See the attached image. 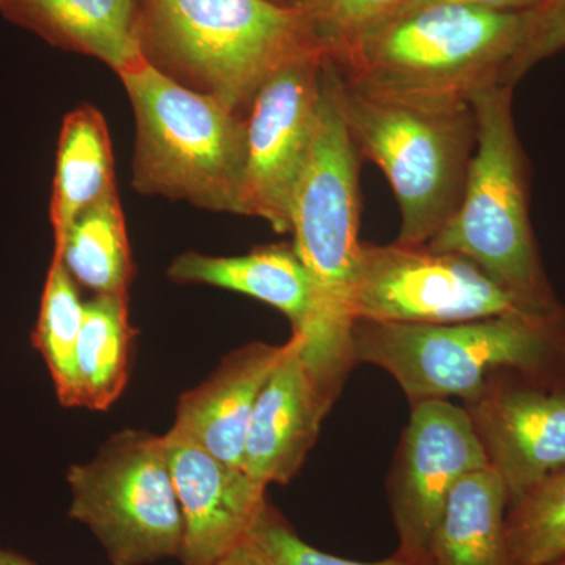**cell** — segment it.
<instances>
[{
    "instance_id": "6da1fadb",
    "label": "cell",
    "mask_w": 565,
    "mask_h": 565,
    "mask_svg": "<svg viewBox=\"0 0 565 565\" xmlns=\"http://www.w3.org/2000/svg\"><path fill=\"white\" fill-rule=\"evenodd\" d=\"M352 351L355 363L392 375L412 405L449 397L468 403L504 371L565 388V307L451 323L356 319Z\"/></svg>"
},
{
    "instance_id": "7a4b0ae2",
    "label": "cell",
    "mask_w": 565,
    "mask_h": 565,
    "mask_svg": "<svg viewBox=\"0 0 565 565\" xmlns=\"http://www.w3.org/2000/svg\"><path fill=\"white\" fill-rule=\"evenodd\" d=\"M359 173L360 152L322 77L313 145L294 192L289 233L316 297L315 333L302 353L333 401L356 364L352 329L363 244Z\"/></svg>"
},
{
    "instance_id": "3957f363",
    "label": "cell",
    "mask_w": 565,
    "mask_h": 565,
    "mask_svg": "<svg viewBox=\"0 0 565 565\" xmlns=\"http://www.w3.org/2000/svg\"><path fill=\"white\" fill-rule=\"evenodd\" d=\"M322 77L360 156L371 159L392 184L401 211L396 243L429 244L462 200L476 148L471 103L362 90L327 55Z\"/></svg>"
},
{
    "instance_id": "277c9868",
    "label": "cell",
    "mask_w": 565,
    "mask_h": 565,
    "mask_svg": "<svg viewBox=\"0 0 565 565\" xmlns=\"http://www.w3.org/2000/svg\"><path fill=\"white\" fill-rule=\"evenodd\" d=\"M530 13L435 3L394 14L330 61L362 90L422 102L470 103L505 71Z\"/></svg>"
},
{
    "instance_id": "5b68a950",
    "label": "cell",
    "mask_w": 565,
    "mask_h": 565,
    "mask_svg": "<svg viewBox=\"0 0 565 565\" xmlns=\"http://www.w3.org/2000/svg\"><path fill=\"white\" fill-rule=\"evenodd\" d=\"M514 87L471 96L476 148L462 200L429 247L457 253L484 270L533 313L559 310L530 218V172L512 111Z\"/></svg>"
},
{
    "instance_id": "8992f818",
    "label": "cell",
    "mask_w": 565,
    "mask_h": 565,
    "mask_svg": "<svg viewBox=\"0 0 565 565\" xmlns=\"http://www.w3.org/2000/svg\"><path fill=\"white\" fill-rule=\"evenodd\" d=\"M118 76L136 115L134 189L241 214L245 117L185 87L147 55Z\"/></svg>"
},
{
    "instance_id": "52a82bcc",
    "label": "cell",
    "mask_w": 565,
    "mask_h": 565,
    "mask_svg": "<svg viewBox=\"0 0 565 565\" xmlns=\"http://www.w3.org/2000/svg\"><path fill=\"white\" fill-rule=\"evenodd\" d=\"M141 32L193 90L237 114L305 55L326 54L302 11L274 0H143ZM244 117V115H243Z\"/></svg>"
},
{
    "instance_id": "ba28073f",
    "label": "cell",
    "mask_w": 565,
    "mask_h": 565,
    "mask_svg": "<svg viewBox=\"0 0 565 565\" xmlns=\"http://www.w3.org/2000/svg\"><path fill=\"white\" fill-rule=\"evenodd\" d=\"M71 519L84 523L111 565L180 557L184 520L162 437L121 430L95 459L70 468Z\"/></svg>"
},
{
    "instance_id": "9c48e42d",
    "label": "cell",
    "mask_w": 565,
    "mask_h": 565,
    "mask_svg": "<svg viewBox=\"0 0 565 565\" xmlns=\"http://www.w3.org/2000/svg\"><path fill=\"white\" fill-rule=\"evenodd\" d=\"M519 311L533 313L465 256L429 245L362 244L356 319L451 323Z\"/></svg>"
},
{
    "instance_id": "30bf717a",
    "label": "cell",
    "mask_w": 565,
    "mask_h": 565,
    "mask_svg": "<svg viewBox=\"0 0 565 565\" xmlns=\"http://www.w3.org/2000/svg\"><path fill=\"white\" fill-rule=\"evenodd\" d=\"M326 54L305 55L278 70L256 93L245 117L241 215L291 232L294 192L313 145Z\"/></svg>"
},
{
    "instance_id": "8fae6325",
    "label": "cell",
    "mask_w": 565,
    "mask_h": 565,
    "mask_svg": "<svg viewBox=\"0 0 565 565\" xmlns=\"http://www.w3.org/2000/svg\"><path fill=\"white\" fill-rule=\"evenodd\" d=\"M489 467L465 407L449 399L414 404L388 479L399 555L427 565L446 501L465 475Z\"/></svg>"
},
{
    "instance_id": "7c38bea8",
    "label": "cell",
    "mask_w": 565,
    "mask_h": 565,
    "mask_svg": "<svg viewBox=\"0 0 565 565\" xmlns=\"http://www.w3.org/2000/svg\"><path fill=\"white\" fill-rule=\"evenodd\" d=\"M509 505L565 468V388L504 371L463 404Z\"/></svg>"
},
{
    "instance_id": "4fadbf2b",
    "label": "cell",
    "mask_w": 565,
    "mask_h": 565,
    "mask_svg": "<svg viewBox=\"0 0 565 565\" xmlns=\"http://www.w3.org/2000/svg\"><path fill=\"white\" fill-rule=\"evenodd\" d=\"M162 444L184 520L182 564L217 563L250 534L267 486L173 430Z\"/></svg>"
},
{
    "instance_id": "5bb4252c",
    "label": "cell",
    "mask_w": 565,
    "mask_h": 565,
    "mask_svg": "<svg viewBox=\"0 0 565 565\" xmlns=\"http://www.w3.org/2000/svg\"><path fill=\"white\" fill-rule=\"evenodd\" d=\"M269 379L253 408L244 446V471L263 484H288L316 444L333 401L308 366L303 340Z\"/></svg>"
},
{
    "instance_id": "9a60e30c",
    "label": "cell",
    "mask_w": 565,
    "mask_h": 565,
    "mask_svg": "<svg viewBox=\"0 0 565 565\" xmlns=\"http://www.w3.org/2000/svg\"><path fill=\"white\" fill-rule=\"evenodd\" d=\"M294 345L252 343L230 353L202 385L182 394L173 433L244 470V446L259 394Z\"/></svg>"
},
{
    "instance_id": "2e32d148",
    "label": "cell",
    "mask_w": 565,
    "mask_h": 565,
    "mask_svg": "<svg viewBox=\"0 0 565 565\" xmlns=\"http://www.w3.org/2000/svg\"><path fill=\"white\" fill-rule=\"evenodd\" d=\"M169 277L245 294L281 311L292 334L310 343L316 327L313 282L292 245L277 244L243 256H207L185 252L174 258Z\"/></svg>"
},
{
    "instance_id": "e0dca14e",
    "label": "cell",
    "mask_w": 565,
    "mask_h": 565,
    "mask_svg": "<svg viewBox=\"0 0 565 565\" xmlns=\"http://www.w3.org/2000/svg\"><path fill=\"white\" fill-rule=\"evenodd\" d=\"M3 11L61 46L99 58L117 74L147 55L137 0H21Z\"/></svg>"
},
{
    "instance_id": "ac0fdd59",
    "label": "cell",
    "mask_w": 565,
    "mask_h": 565,
    "mask_svg": "<svg viewBox=\"0 0 565 565\" xmlns=\"http://www.w3.org/2000/svg\"><path fill=\"white\" fill-rule=\"evenodd\" d=\"M509 497L492 468L457 482L430 541L427 565H514L505 534Z\"/></svg>"
},
{
    "instance_id": "d6986e66",
    "label": "cell",
    "mask_w": 565,
    "mask_h": 565,
    "mask_svg": "<svg viewBox=\"0 0 565 565\" xmlns=\"http://www.w3.org/2000/svg\"><path fill=\"white\" fill-rule=\"evenodd\" d=\"M114 151L102 111L88 104L63 120L55 159L50 217L54 247L85 207L115 191Z\"/></svg>"
},
{
    "instance_id": "ffe728a7",
    "label": "cell",
    "mask_w": 565,
    "mask_h": 565,
    "mask_svg": "<svg viewBox=\"0 0 565 565\" xmlns=\"http://www.w3.org/2000/svg\"><path fill=\"white\" fill-rule=\"evenodd\" d=\"M136 330L128 294H96L84 302L76 345L77 399L88 411H107L126 388Z\"/></svg>"
},
{
    "instance_id": "44dd1931",
    "label": "cell",
    "mask_w": 565,
    "mask_h": 565,
    "mask_svg": "<svg viewBox=\"0 0 565 565\" xmlns=\"http://www.w3.org/2000/svg\"><path fill=\"white\" fill-rule=\"evenodd\" d=\"M52 258L96 294H128L134 266L117 189L85 207L71 223Z\"/></svg>"
},
{
    "instance_id": "7402d4cb",
    "label": "cell",
    "mask_w": 565,
    "mask_h": 565,
    "mask_svg": "<svg viewBox=\"0 0 565 565\" xmlns=\"http://www.w3.org/2000/svg\"><path fill=\"white\" fill-rule=\"evenodd\" d=\"M84 302L62 259L52 258L44 285L33 345L50 367L58 401L65 407H79L77 399L76 345Z\"/></svg>"
},
{
    "instance_id": "603a6c76",
    "label": "cell",
    "mask_w": 565,
    "mask_h": 565,
    "mask_svg": "<svg viewBox=\"0 0 565 565\" xmlns=\"http://www.w3.org/2000/svg\"><path fill=\"white\" fill-rule=\"evenodd\" d=\"M505 534L514 565H555L565 559V468L509 505Z\"/></svg>"
},
{
    "instance_id": "cb8c5ba5",
    "label": "cell",
    "mask_w": 565,
    "mask_h": 565,
    "mask_svg": "<svg viewBox=\"0 0 565 565\" xmlns=\"http://www.w3.org/2000/svg\"><path fill=\"white\" fill-rule=\"evenodd\" d=\"M401 0H292L329 57L348 50L364 33L388 20Z\"/></svg>"
},
{
    "instance_id": "d4e9b609",
    "label": "cell",
    "mask_w": 565,
    "mask_h": 565,
    "mask_svg": "<svg viewBox=\"0 0 565 565\" xmlns=\"http://www.w3.org/2000/svg\"><path fill=\"white\" fill-rule=\"evenodd\" d=\"M245 544L264 565H424L396 553L381 563H356L319 552L303 542L269 504L256 520Z\"/></svg>"
},
{
    "instance_id": "484cf974",
    "label": "cell",
    "mask_w": 565,
    "mask_h": 565,
    "mask_svg": "<svg viewBox=\"0 0 565 565\" xmlns=\"http://www.w3.org/2000/svg\"><path fill=\"white\" fill-rule=\"evenodd\" d=\"M565 51V0H548L530 11L522 46L505 71L504 85L514 87L527 71L545 58Z\"/></svg>"
},
{
    "instance_id": "4316f807",
    "label": "cell",
    "mask_w": 565,
    "mask_h": 565,
    "mask_svg": "<svg viewBox=\"0 0 565 565\" xmlns=\"http://www.w3.org/2000/svg\"><path fill=\"white\" fill-rule=\"evenodd\" d=\"M546 2H548V0H401L394 14L418 9V7L435 6V3H456V6L505 11V13H530V11L541 9Z\"/></svg>"
},
{
    "instance_id": "83f0119b",
    "label": "cell",
    "mask_w": 565,
    "mask_h": 565,
    "mask_svg": "<svg viewBox=\"0 0 565 565\" xmlns=\"http://www.w3.org/2000/svg\"><path fill=\"white\" fill-rule=\"evenodd\" d=\"M211 565H264L262 561L258 559V556L252 552L250 546L243 544L237 546L236 550H233L228 555L223 556L222 559H218L217 563Z\"/></svg>"
},
{
    "instance_id": "f1b7e54d",
    "label": "cell",
    "mask_w": 565,
    "mask_h": 565,
    "mask_svg": "<svg viewBox=\"0 0 565 565\" xmlns=\"http://www.w3.org/2000/svg\"><path fill=\"white\" fill-rule=\"evenodd\" d=\"M0 565H35L24 556L0 546Z\"/></svg>"
},
{
    "instance_id": "f546056e",
    "label": "cell",
    "mask_w": 565,
    "mask_h": 565,
    "mask_svg": "<svg viewBox=\"0 0 565 565\" xmlns=\"http://www.w3.org/2000/svg\"><path fill=\"white\" fill-rule=\"evenodd\" d=\"M21 2V0H0V10H7L9 7L14 6V3Z\"/></svg>"
},
{
    "instance_id": "4dcf8cb0",
    "label": "cell",
    "mask_w": 565,
    "mask_h": 565,
    "mask_svg": "<svg viewBox=\"0 0 565 565\" xmlns=\"http://www.w3.org/2000/svg\"><path fill=\"white\" fill-rule=\"evenodd\" d=\"M274 2L281 3V6L292 7V0H274Z\"/></svg>"
},
{
    "instance_id": "1f68e13d",
    "label": "cell",
    "mask_w": 565,
    "mask_h": 565,
    "mask_svg": "<svg viewBox=\"0 0 565 565\" xmlns=\"http://www.w3.org/2000/svg\"><path fill=\"white\" fill-rule=\"evenodd\" d=\"M555 565H565V559L559 561V563H556Z\"/></svg>"
}]
</instances>
